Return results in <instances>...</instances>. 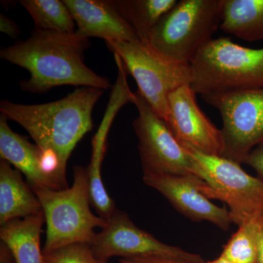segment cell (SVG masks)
<instances>
[{"mask_svg": "<svg viewBox=\"0 0 263 263\" xmlns=\"http://www.w3.org/2000/svg\"><path fill=\"white\" fill-rule=\"evenodd\" d=\"M190 65V86L196 94L263 87V48L243 47L228 38H216L200 50Z\"/></svg>", "mask_w": 263, "mask_h": 263, "instance_id": "4", "label": "cell"}, {"mask_svg": "<svg viewBox=\"0 0 263 263\" xmlns=\"http://www.w3.org/2000/svg\"><path fill=\"white\" fill-rule=\"evenodd\" d=\"M0 31L13 39L18 38L19 34L22 33L18 24L3 14L0 15Z\"/></svg>", "mask_w": 263, "mask_h": 263, "instance_id": "24", "label": "cell"}, {"mask_svg": "<svg viewBox=\"0 0 263 263\" xmlns=\"http://www.w3.org/2000/svg\"><path fill=\"white\" fill-rule=\"evenodd\" d=\"M136 105L138 117L133 123L138 140L143 175L195 176L196 161L181 144L167 124L138 91ZM198 178V177H197Z\"/></svg>", "mask_w": 263, "mask_h": 263, "instance_id": "8", "label": "cell"}, {"mask_svg": "<svg viewBox=\"0 0 263 263\" xmlns=\"http://www.w3.org/2000/svg\"><path fill=\"white\" fill-rule=\"evenodd\" d=\"M89 38L77 33L43 31L34 28L26 41L15 43L0 51L2 60L28 70L29 80L20 82L27 92L44 93L60 86H81L103 90L110 81L85 65Z\"/></svg>", "mask_w": 263, "mask_h": 263, "instance_id": "1", "label": "cell"}, {"mask_svg": "<svg viewBox=\"0 0 263 263\" xmlns=\"http://www.w3.org/2000/svg\"><path fill=\"white\" fill-rule=\"evenodd\" d=\"M256 263H263V213L261 214L259 219Z\"/></svg>", "mask_w": 263, "mask_h": 263, "instance_id": "26", "label": "cell"}, {"mask_svg": "<svg viewBox=\"0 0 263 263\" xmlns=\"http://www.w3.org/2000/svg\"><path fill=\"white\" fill-rule=\"evenodd\" d=\"M0 263H16L10 249L3 241L0 245Z\"/></svg>", "mask_w": 263, "mask_h": 263, "instance_id": "27", "label": "cell"}, {"mask_svg": "<svg viewBox=\"0 0 263 263\" xmlns=\"http://www.w3.org/2000/svg\"><path fill=\"white\" fill-rule=\"evenodd\" d=\"M29 12L35 29L63 33L76 31L70 10L60 0H22L19 2Z\"/></svg>", "mask_w": 263, "mask_h": 263, "instance_id": "20", "label": "cell"}, {"mask_svg": "<svg viewBox=\"0 0 263 263\" xmlns=\"http://www.w3.org/2000/svg\"><path fill=\"white\" fill-rule=\"evenodd\" d=\"M105 90L77 88L51 103L24 105L2 100L0 111L24 127L42 150H51L60 161V179L67 186L66 168L76 145L93 128L92 111Z\"/></svg>", "mask_w": 263, "mask_h": 263, "instance_id": "2", "label": "cell"}, {"mask_svg": "<svg viewBox=\"0 0 263 263\" xmlns=\"http://www.w3.org/2000/svg\"><path fill=\"white\" fill-rule=\"evenodd\" d=\"M147 186L155 189L180 213L193 221H207L223 230L232 221L229 210L210 201V188L195 176L143 175Z\"/></svg>", "mask_w": 263, "mask_h": 263, "instance_id": "12", "label": "cell"}, {"mask_svg": "<svg viewBox=\"0 0 263 263\" xmlns=\"http://www.w3.org/2000/svg\"><path fill=\"white\" fill-rule=\"evenodd\" d=\"M43 212L39 199L9 162H0V224Z\"/></svg>", "mask_w": 263, "mask_h": 263, "instance_id": "16", "label": "cell"}, {"mask_svg": "<svg viewBox=\"0 0 263 263\" xmlns=\"http://www.w3.org/2000/svg\"><path fill=\"white\" fill-rule=\"evenodd\" d=\"M222 0H180L162 16L148 44L162 54L190 64L220 26Z\"/></svg>", "mask_w": 263, "mask_h": 263, "instance_id": "6", "label": "cell"}, {"mask_svg": "<svg viewBox=\"0 0 263 263\" xmlns=\"http://www.w3.org/2000/svg\"><path fill=\"white\" fill-rule=\"evenodd\" d=\"M262 214L240 224L236 233L224 246L221 254L234 263H256L259 219Z\"/></svg>", "mask_w": 263, "mask_h": 263, "instance_id": "21", "label": "cell"}, {"mask_svg": "<svg viewBox=\"0 0 263 263\" xmlns=\"http://www.w3.org/2000/svg\"><path fill=\"white\" fill-rule=\"evenodd\" d=\"M46 222L43 212L2 224L0 238L10 249L16 263H45L41 235Z\"/></svg>", "mask_w": 263, "mask_h": 263, "instance_id": "17", "label": "cell"}, {"mask_svg": "<svg viewBox=\"0 0 263 263\" xmlns=\"http://www.w3.org/2000/svg\"><path fill=\"white\" fill-rule=\"evenodd\" d=\"M219 27L245 41L263 40V0H222Z\"/></svg>", "mask_w": 263, "mask_h": 263, "instance_id": "18", "label": "cell"}, {"mask_svg": "<svg viewBox=\"0 0 263 263\" xmlns=\"http://www.w3.org/2000/svg\"><path fill=\"white\" fill-rule=\"evenodd\" d=\"M8 118L0 117V157L13 164L15 169L25 175L32 190L51 189L62 190L53 179L41 170L40 158L41 148L32 144L27 138L12 130Z\"/></svg>", "mask_w": 263, "mask_h": 263, "instance_id": "15", "label": "cell"}, {"mask_svg": "<svg viewBox=\"0 0 263 263\" xmlns=\"http://www.w3.org/2000/svg\"><path fill=\"white\" fill-rule=\"evenodd\" d=\"M243 163L248 164L263 180V141L249 152Z\"/></svg>", "mask_w": 263, "mask_h": 263, "instance_id": "23", "label": "cell"}, {"mask_svg": "<svg viewBox=\"0 0 263 263\" xmlns=\"http://www.w3.org/2000/svg\"><path fill=\"white\" fill-rule=\"evenodd\" d=\"M205 263H234L230 260L229 259L227 258L226 256L221 254L218 258L214 259V260L209 261V262H205Z\"/></svg>", "mask_w": 263, "mask_h": 263, "instance_id": "28", "label": "cell"}, {"mask_svg": "<svg viewBox=\"0 0 263 263\" xmlns=\"http://www.w3.org/2000/svg\"><path fill=\"white\" fill-rule=\"evenodd\" d=\"M108 49L122 60L127 74L134 78L137 91L154 111L167 122L168 96L193 81L191 65L173 60L148 43L105 41Z\"/></svg>", "mask_w": 263, "mask_h": 263, "instance_id": "5", "label": "cell"}, {"mask_svg": "<svg viewBox=\"0 0 263 263\" xmlns=\"http://www.w3.org/2000/svg\"><path fill=\"white\" fill-rule=\"evenodd\" d=\"M118 67V77L114 85L106 111L96 134L93 137L91 160L88 166L89 176L91 205L98 216L108 220L116 209L115 202L109 196L102 179V165L105 151L109 129L119 110L126 104H134L136 93L129 89L127 80V72L122 65Z\"/></svg>", "mask_w": 263, "mask_h": 263, "instance_id": "13", "label": "cell"}, {"mask_svg": "<svg viewBox=\"0 0 263 263\" xmlns=\"http://www.w3.org/2000/svg\"><path fill=\"white\" fill-rule=\"evenodd\" d=\"M201 96L222 118V157L243 163L249 152L263 141V87Z\"/></svg>", "mask_w": 263, "mask_h": 263, "instance_id": "9", "label": "cell"}, {"mask_svg": "<svg viewBox=\"0 0 263 263\" xmlns=\"http://www.w3.org/2000/svg\"><path fill=\"white\" fill-rule=\"evenodd\" d=\"M46 223L43 254L73 243L91 245L95 229H103L108 220L96 216L90 209L89 176L87 167L75 166L73 183L64 190L36 189Z\"/></svg>", "mask_w": 263, "mask_h": 263, "instance_id": "3", "label": "cell"}, {"mask_svg": "<svg viewBox=\"0 0 263 263\" xmlns=\"http://www.w3.org/2000/svg\"><path fill=\"white\" fill-rule=\"evenodd\" d=\"M169 116L166 124L183 145L205 155L222 157L224 142L221 129L204 114L190 85L168 96Z\"/></svg>", "mask_w": 263, "mask_h": 263, "instance_id": "11", "label": "cell"}, {"mask_svg": "<svg viewBox=\"0 0 263 263\" xmlns=\"http://www.w3.org/2000/svg\"><path fill=\"white\" fill-rule=\"evenodd\" d=\"M43 255L45 263H108L95 255L89 243H73Z\"/></svg>", "mask_w": 263, "mask_h": 263, "instance_id": "22", "label": "cell"}, {"mask_svg": "<svg viewBox=\"0 0 263 263\" xmlns=\"http://www.w3.org/2000/svg\"><path fill=\"white\" fill-rule=\"evenodd\" d=\"M183 146L196 161L197 177L210 188L209 199L226 203L233 223L239 226L263 213V180L247 174L234 161Z\"/></svg>", "mask_w": 263, "mask_h": 263, "instance_id": "7", "label": "cell"}, {"mask_svg": "<svg viewBox=\"0 0 263 263\" xmlns=\"http://www.w3.org/2000/svg\"><path fill=\"white\" fill-rule=\"evenodd\" d=\"M119 263H191L179 259L164 258L158 257H134L120 259Z\"/></svg>", "mask_w": 263, "mask_h": 263, "instance_id": "25", "label": "cell"}, {"mask_svg": "<svg viewBox=\"0 0 263 263\" xmlns=\"http://www.w3.org/2000/svg\"><path fill=\"white\" fill-rule=\"evenodd\" d=\"M81 37L105 41H140L133 27L119 15L110 0H63Z\"/></svg>", "mask_w": 263, "mask_h": 263, "instance_id": "14", "label": "cell"}, {"mask_svg": "<svg viewBox=\"0 0 263 263\" xmlns=\"http://www.w3.org/2000/svg\"><path fill=\"white\" fill-rule=\"evenodd\" d=\"M91 247L97 257L106 261L114 257L121 259L158 257L205 263L199 254L190 253L157 240L138 228L127 213L118 209L110 216L106 226L96 233Z\"/></svg>", "mask_w": 263, "mask_h": 263, "instance_id": "10", "label": "cell"}, {"mask_svg": "<svg viewBox=\"0 0 263 263\" xmlns=\"http://www.w3.org/2000/svg\"><path fill=\"white\" fill-rule=\"evenodd\" d=\"M112 5L136 32L141 43H148L160 19L176 0H110Z\"/></svg>", "mask_w": 263, "mask_h": 263, "instance_id": "19", "label": "cell"}]
</instances>
